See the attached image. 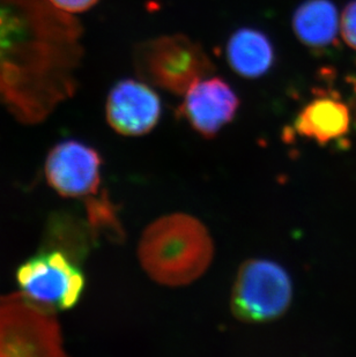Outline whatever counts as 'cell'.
Returning <instances> with one entry per match:
<instances>
[{
  "mask_svg": "<svg viewBox=\"0 0 356 357\" xmlns=\"http://www.w3.org/2000/svg\"><path fill=\"white\" fill-rule=\"evenodd\" d=\"M292 26L301 43L322 49L336 40L339 14L331 0H306L292 15Z\"/></svg>",
  "mask_w": 356,
  "mask_h": 357,
  "instance_id": "7c38bea8",
  "label": "cell"
},
{
  "mask_svg": "<svg viewBox=\"0 0 356 357\" xmlns=\"http://www.w3.org/2000/svg\"><path fill=\"white\" fill-rule=\"evenodd\" d=\"M292 295V282L283 267L269 260L251 259L239 270L230 305L237 319L267 323L285 314Z\"/></svg>",
  "mask_w": 356,
  "mask_h": 357,
  "instance_id": "5b68a950",
  "label": "cell"
},
{
  "mask_svg": "<svg viewBox=\"0 0 356 357\" xmlns=\"http://www.w3.org/2000/svg\"><path fill=\"white\" fill-rule=\"evenodd\" d=\"M80 38L49 0H0V102L17 121L40 123L74 94Z\"/></svg>",
  "mask_w": 356,
  "mask_h": 357,
  "instance_id": "6da1fadb",
  "label": "cell"
},
{
  "mask_svg": "<svg viewBox=\"0 0 356 357\" xmlns=\"http://www.w3.org/2000/svg\"><path fill=\"white\" fill-rule=\"evenodd\" d=\"M51 5L66 14L84 13L91 10L100 0H49Z\"/></svg>",
  "mask_w": 356,
  "mask_h": 357,
  "instance_id": "5bb4252c",
  "label": "cell"
},
{
  "mask_svg": "<svg viewBox=\"0 0 356 357\" xmlns=\"http://www.w3.org/2000/svg\"><path fill=\"white\" fill-rule=\"evenodd\" d=\"M239 107L232 88L223 79L211 75L185 93L179 112L199 135L212 138L234 119Z\"/></svg>",
  "mask_w": 356,
  "mask_h": 357,
  "instance_id": "9c48e42d",
  "label": "cell"
},
{
  "mask_svg": "<svg viewBox=\"0 0 356 357\" xmlns=\"http://www.w3.org/2000/svg\"><path fill=\"white\" fill-rule=\"evenodd\" d=\"M144 270L156 282L184 286L202 277L213 258L206 227L186 214H172L151 223L139 244Z\"/></svg>",
  "mask_w": 356,
  "mask_h": 357,
  "instance_id": "7a4b0ae2",
  "label": "cell"
},
{
  "mask_svg": "<svg viewBox=\"0 0 356 357\" xmlns=\"http://www.w3.org/2000/svg\"><path fill=\"white\" fill-rule=\"evenodd\" d=\"M17 280L21 293L52 311L73 307L86 283L80 268L61 250L31 257L19 267Z\"/></svg>",
  "mask_w": 356,
  "mask_h": 357,
  "instance_id": "8992f818",
  "label": "cell"
},
{
  "mask_svg": "<svg viewBox=\"0 0 356 357\" xmlns=\"http://www.w3.org/2000/svg\"><path fill=\"white\" fill-rule=\"evenodd\" d=\"M107 124L126 137L147 135L161 116V101L144 81L126 79L114 84L105 103Z\"/></svg>",
  "mask_w": 356,
  "mask_h": 357,
  "instance_id": "ba28073f",
  "label": "cell"
},
{
  "mask_svg": "<svg viewBox=\"0 0 356 357\" xmlns=\"http://www.w3.org/2000/svg\"><path fill=\"white\" fill-rule=\"evenodd\" d=\"M139 78L172 94L184 95L215 68L204 47L186 35H165L139 43L133 52Z\"/></svg>",
  "mask_w": 356,
  "mask_h": 357,
  "instance_id": "3957f363",
  "label": "cell"
},
{
  "mask_svg": "<svg viewBox=\"0 0 356 357\" xmlns=\"http://www.w3.org/2000/svg\"><path fill=\"white\" fill-rule=\"evenodd\" d=\"M340 33L347 45L356 51V0L350 1L341 14Z\"/></svg>",
  "mask_w": 356,
  "mask_h": 357,
  "instance_id": "4fadbf2b",
  "label": "cell"
},
{
  "mask_svg": "<svg viewBox=\"0 0 356 357\" xmlns=\"http://www.w3.org/2000/svg\"><path fill=\"white\" fill-rule=\"evenodd\" d=\"M225 57L235 73L243 78L257 79L272 68L274 49L262 31L241 28L229 38Z\"/></svg>",
  "mask_w": 356,
  "mask_h": 357,
  "instance_id": "8fae6325",
  "label": "cell"
},
{
  "mask_svg": "<svg viewBox=\"0 0 356 357\" xmlns=\"http://www.w3.org/2000/svg\"><path fill=\"white\" fill-rule=\"evenodd\" d=\"M101 156L77 140H65L45 160V177L52 189L66 198L95 196L101 184Z\"/></svg>",
  "mask_w": 356,
  "mask_h": 357,
  "instance_id": "52a82bcc",
  "label": "cell"
},
{
  "mask_svg": "<svg viewBox=\"0 0 356 357\" xmlns=\"http://www.w3.org/2000/svg\"><path fill=\"white\" fill-rule=\"evenodd\" d=\"M54 311L24 293L0 297V356H64Z\"/></svg>",
  "mask_w": 356,
  "mask_h": 357,
  "instance_id": "277c9868",
  "label": "cell"
},
{
  "mask_svg": "<svg viewBox=\"0 0 356 357\" xmlns=\"http://www.w3.org/2000/svg\"><path fill=\"white\" fill-rule=\"evenodd\" d=\"M350 123V108L341 98L318 95L299 112L295 128L299 135L325 145L345 137Z\"/></svg>",
  "mask_w": 356,
  "mask_h": 357,
  "instance_id": "30bf717a",
  "label": "cell"
}]
</instances>
